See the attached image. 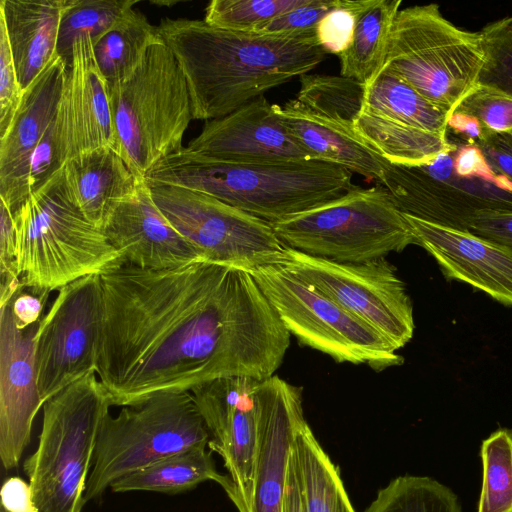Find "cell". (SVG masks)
I'll list each match as a JSON object with an SVG mask.
<instances>
[{
    "mask_svg": "<svg viewBox=\"0 0 512 512\" xmlns=\"http://www.w3.org/2000/svg\"><path fill=\"white\" fill-rule=\"evenodd\" d=\"M284 512H304L293 450L287 469Z\"/></svg>",
    "mask_w": 512,
    "mask_h": 512,
    "instance_id": "obj_49",
    "label": "cell"
},
{
    "mask_svg": "<svg viewBox=\"0 0 512 512\" xmlns=\"http://www.w3.org/2000/svg\"><path fill=\"white\" fill-rule=\"evenodd\" d=\"M288 332L336 362L376 371L401 365L397 349L374 328L281 264L251 272Z\"/></svg>",
    "mask_w": 512,
    "mask_h": 512,
    "instance_id": "obj_10",
    "label": "cell"
},
{
    "mask_svg": "<svg viewBox=\"0 0 512 512\" xmlns=\"http://www.w3.org/2000/svg\"><path fill=\"white\" fill-rule=\"evenodd\" d=\"M480 33L485 61L478 84L512 96V16L487 23Z\"/></svg>",
    "mask_w": 512,
    "mask_h": 512,
    "instance_id": "obj_37",
    "label": "cell"
},
{
    "mask_svg": "<svg viewBox=\"0 0 512 512\" xmlns=\"http://www.w3.org/2000/svg\"><path fill=\"white\" fill-rule=\"evenodd\" d=\"M13 218L18 273L33 293H50L101 274L122 259L72 202L62 169L34 190Z\"/></svg>",
    "mask_w": 512,
    "mask_h": 512,
    "instance_id": "obj_4",
    "label": "cell"
},
{
    "mask_svg": "<svg viewBox=\"0 0 512 512\" xmlns=\"http://www.w3.org/2000/svg\"><path fill=\"white\" fill-rule=\"evenodd\" d=\"M260 427L254 479L239 512H284L287 469L305 421L302 390L277 375L259 384Z\"/></svg>",
    "mask_w": 512,
    "mask_h": 512,
    "instance_id": "obj_16",
    "label": "cell"
},
{
    "mask_svg": "<svg viewBox=\"0 0 512 512\" xmlns=\"http://www.w3.org/2000/svg\"><path fill=\"white\" fill-rule=\"evenodd\" d=\"M163 41L157 26L134 7L93 44L95 59L108 91L130 79L149 49Z\"/></svg>",
    "mask_w": 512,
    "mask_h": 512,
    "instance_id": "obj_29",
    "label": "cell"
},
{
    "mask_svg": "<svg viewBox=\"0 0 512 512\" xmlns=\"http://www.w3.org/2000/svg\"><path fill=\"white\" fill-rule=\"evenodd\" d=\"M157 27L185 77L194 120L205 122L307 74L327 55L315 34L242 32L168 17Z\"/></svg>",
    "mask_w": 512,
    "mask_h": 512,
    "instance_id": "obj_2",
    "label": "cell"
},
{
    "mask_svg": "<svg viewBox=\"0 0 512 512\" xmlns=\"http://www.w3.org/2000/svg\"><path fill=\"white\" fill-rule=\"evenodd\" d=\"M511 432H512V429H511Z\"/></svg>",
    "mask_w": 512,
    "mask_h": 512,
    "instance_id": "obj_51",
    "label": "cell"
},
{
    "mask_svg": "<svg viewBox=\"0 0 512 512\" xmlns=\"http://www.w3.org/2000/svg\"><path fill=\"white\" fill-rule=\"evenodd\" d=\"M0 307L24 289L16 264V239L12 211L0 200Z\"/></svg>",
    "mask_w": 512,
    "mask_h": 512,
    "instance_id": "obj_40",
    "label": "cell"
},
{
    "mask_svg": "<svg viewBox=\"0 0 512 512\" xmlns=\"http://www.w3.org/2000/svg\"><path fill=\"white\" fill-rule=\"evenodd\" d=\"M100 277L96 374L112 406L215 379L274 375L290 333L250 272L199 261L151 270L123 259Z\"/></svg>",
    "mask_w": 512,
    "mask_h": 512,
    "instance_id": "obj_1",
    "label": "cell"
},
{
    "mask_svg": "<svg viewBox=\"0 0 512 512\" xmlns=\"http://www.w3.org/2000/svg\"><path fill=\"white\" fill-rule=\"evenodd\" d=\"M401 0H358L349 47L339 55L340 73L365 85L383 69Z\"/></svg>",
    "mask_w": 512,
    "mask_h": 512,
    "instance_id": "obj_26",
    "label": "cell"
},
{
    "mask_svg": "<svg viewBox=\"0 0 512 512\" xmlns=\"http://www.w3.org/2000/svg\"><path fill=\"white\" fill-rule=\"evenodd\" d=\"M357 134L383 159L395 165L433 162L449 145L440 135L362 110L354 123Z\"/></svg>",
    "mask_w": 512,
    "mask_h": 512,
    "instance_id": "obj_30",
    "label": "cell"
},
{
    "mask_svg": "<svg viewBox=\"0 0 512 512\" xmlns=\"http://www.w3.org/2000/svg\"><path fill=\"white\" fill-rule=\"evenodd\" d=\"M295 98L306 109L348 127L363 110L365 84L342 75L304 74Z\"/></svg>",
    "mask_w": 512,
    "mask_h": 512,
    "instance_id": "obj_32",
    "label": "cell"
},
{
    "mask_svg": "<svg viewBox=\"0 0 512 512\" xmlns=\"http://www.w3.org/2000/svg\"><path fill=\"white\" fill-rule=\"evenodd\" d=\"M469 232L512 249V211L478 212L470 222Z\"/></svg>",
    "mask_w": 512,
    "mask_h": 512,
    "instance_id": "obj_44",
    "label": "cell"
},
{
    "mask_svg": "<svg viewBox=\"0 0 512 512\" xmlns=\"http://www.w3.org/2000/svg\"><path fill=\"white\" fill-rule=\"evenodd\" d=\"M211 452L208 446L179 452L116 480L110 488L117 493L178 494L192 490L202 482L214 481L225 490L231 480L216 470Z\"/></svg>",
    "mask_w": 512,
    "mask_h": 512,
    "instance_id": "obj_28",
    "label": "cell"
},
{
    "mask_svg": "<svg viewBox=\"0 0 512 512\" xmlns=\"http://www.w3.org/2000/svg\"><path fill=\"white\" fill-rule=\"evenodd\" d=\"M67 69L56 55L23 91L13 121L0 138V200L12 213L31 194L32 155L56 117Z\"/></svg>",
    "mask_w": 512,
    "mask_h": 512,
    "instance_id": "obj_21",
    "label": "cell"
},
{
    "mask_svg": "<svg viewBox=\"0 0 512 512\" xmlns=\"http://www.w3.org/2000/svg\"><path fill=\"white\" fill-rule=\"evenodd\" d=\"M0 512H5V511H3V510H1V509H0Z\"/></svg>",
    "mask_w": 512,
    "mask_h": 512,
    "instance_id": "obj_50",
    "label": "cell"
},
{
    "mask_svg": "<svg viewBox=\"0 0 512 512\" xmlns=\"http://www.w3.org/2000/svg\"><path fill=\"white\" fill-rule=\"evenodd\" d=\"M337 4L338 0H308L306 4L279 15L259 32L292 36L316 35L319 22Z\"/></svg>",
    "mask_w": 512,
    "mask_h": 512,
    "instance_id": "obj_41",
    "label": "cell"
},
{
    "mask_svg": "<svg viewBox=\"0 0 512 512\" xmlns=\"http://www.w3.org/2000/svg\"><path fill=\"white\" fill-rule=\"evenodd\" d=\"M403 215L417 245L436 260L446 280L464 282L512 306V249L469 231Z\"/></svg>",
    "mask_w": 512,
    "mask_h": 512,
    "instance_id": "obj_22",
    "label": "cell"
},
{
    "mask_svg": "<svg viewBox=\"0 0 512 512\" xmlns=\"http://www.w3.org/2000/svg\"><path fill=\"white\" fill-rule=\"evenodd\" d=\"M62 170L72 202L99 229H102L114 206L144 181L137 178L111 147L75 156L64 164Z\"/></svg>",
    "mask_w": 512,
    "mask_h": 512,
    "instance_id": "obj_25",
    "label": "cell"
},
{
    "mask_svg": "<svg viewBox=\"0 0 512 512\" xmlns=\"http://www.w3.org/2000/svg\"><path fill=\"white\" fill-rule=\"evenodd\" d=\"M1 510L5 512H40L29 482L20 477L7 478L1 488Z\"/></svg>",
    "mask_w": 512,
    "mask_h": 512,
    "instance_id": "obj_47",
    "label": "cell"
},
{
    "mask_svg": "<svg viewBox=\"0 0 512 512\" xmlns=\"http://www.w3.org/2000/svg\"><path fill=\"white\" fill-rule=\"evenodd\" d=\"M210 433L191 392H167L123 406L104 418L85 500L99 498L118 479L161 459L208 446Z\"/></svg>",
    "mask_w": 512,
    "mask_h": 512,
    "instance_id": "obj_8",
    "label": "cell"
},
{
    "mask_svg": "<svg viewBox=\"0 0 512 512\" xmlns=\"http://www.w3.org/2000/svg\"><path fill=\"white\" fill-rule=\"evenodd\" d=\"M102 318L100 277L88 275L58 290L35 333L41 401L96 372Z\"/></svg>",
    "mask_w": 512,
    "mask_h": 512,
    "instance_id": "obj_14",
    "label": "cell"
},
{
    "mask_svg": "<svg viewBox=\"0 0 512 512\" xmlns=\"http://www.w3.org/2000/svg\"><path fill=\"white\" fill-rule=\"evenodd\" d=\"M476 145L491 169L512 182V132L490 134Z\"/></svg>",
    "mask_w": 512,
    "mask_h": 512,
    "instance_id": "obj_45",
    "label": "cell"
},
{
    "mask_svg": "<svg viewBox=\"0 0 512 512\" xmlns=\"http://www.w3.org/2000/svg\"><path fill=\"white\" fill-rule=\"evenodd\" d=\"M474 117L486 135L512 132V96L478 84L454 110Z\"/></svg>",
    "mask_w": 512,
    "mask_h": 512,
    "instance_id": "obj_38",
    "label": "cell"
},
{
    "mask_svg": "<svg viewBox=\"0 0 512 512\" xmlns=\"http://www.w3.org/2000/svg\"><path fill=\"white\" fill-rule=\"evenodd\" d=\"M55 132L63 166L82 153L115 147L108 85L89 37H79L74 42L55 117Z\"/></svg>",
    "mask_w": 512,
    "mask_h": 512,
    "instance_id": "obj_17",
    "label": "cell"
},
{
    "mask_svg": "<svg viewBox=\"0 0 512 512\" xmlns=\"http://www.w3.org/2000/svg\"><path fill=\"white\" fill-rule=\"evenodd\" d=\"M145 182L207 194L270 224L334 201L357 187L351 171L331 163L223 162L186 147L155 165Z\"/></svg>",
    "mask_w": 512,
    "mask_h": 512,
    "instance_id": "obj_3",
    "label": "cell"
},
{
    "mask_svg": "<svg viewBox=\"0 0 512 512\" xmlns=\"http://www.w3.org/2000/svg\"><path fill=\"white\" fill-rule=\"evenodd\" d=\"M101 230L124 261L140 268L161 270L206 261L166 219L145 181L114 206Z\"/></svg>",
    "mask_w": 512,
    "mask_h": 512,
    "instance_id": "obj_20",
    "label": "cell"
},
{
    "mask_svg": "<svg viewBox=\"0 0 512 512\" xmlns=\"http://www.w3.org/2000/svg\"><path fill=\"white\" fill-rule=\"evenodd\" d=\"M50 293H28L20 290L10 301L11 312L19 329L25 330L42 319L41 314Z\"/></svg>",
    "mask_w": 512,
    "mask_h": 512,
    "instance_id": "obj_46",
    "label": "cell"
},
{
    "mask_svg": "<svg viewBox=\"0 0 512 512\" xmlns=\"http://www.w3.org/2000/svg\"><path fill=\"white\" fill-rule=\"evenodd\" d=\"M358 0H338L316 28V37L325 52L340 55L350 45L356 23Z\"/></svg>",
    "mask_w": 512,
    "mask_h": 512,
    "instance_id": "obj_39",
    "label": "cell"
},
{
    "mask_svg": "<svg viewBox=\"0 0 512 512\" xmlns=\"http://www.w3.org/2000/svg\"><path fill=\"white\" fill-rule=\"evenodd\" d=\"M271 226L286 247L338 263L377 260L417 245L403 213L381 185L357 186Z\"/></svg>",
    "mask_w": 512,
    "mask_h": 512,
    "instance_id": "obj_9",
    "label": "cell"
},
{
    "mask_svg": "<svg viewBox=\"0 0 512 512\" xmlns=\"http://www.w3.org/2000/svg\"><path fill=\"white\" fill-rule=\"evenodd\" d=\"M71 3L72 0L0 1V22L23 91L56 56L60 22Z\"/></svg>",
    "mask_w": 512,
    "mask_h": 512,
    "instance_id": "obj_24",
    "label": "cell"
},
{
    "mask_svg": "<svg viewBox=\"0 0 512 512\" xmlns=\"http://www.w3.org/2000/svg\"><path fill=\"white\" fill-rule=\"evenodd\" d=\"M260 381L224 377L190 391L210 433L208 448L222 457L228 471L231 484L225 492L237 509L246 504L255 474Z\"/></svg>",
    "mask_w": 512,
    "mask_h": 512,
    "instance_id": "obj_15",
    "label": "cell"
},
{
    "mask_svg": "<svg viewBox=\"0 0 512 512\" xmlns=\"http://www.w3.org/2000/svg\"><path fill=\"white\" fill-rule=\"evenodd\" d=\"M482 35L446 19L437 4L400 9L384 67L449 115L478 85Z\"/></svg>",
    "mask_w": 512,
    "mask_h": 512,
    "instance_id": "obj_7",
    "label": "cell"
},
{
    "mask_svg": "<svg viewBox=\"0 0 512 512\" xmlns=\"http://www.w3.org/2000/svg\"><path fill=\"white\" fill-rule=\"evenodd\" d=\"M281 265L374 328L397 350L412 339V301L385 258L338 263L286 247Z\"/></svg>",
    "mask_w": 512,
    "mask_h": 512,
    "instance_id": "obj_13",
    "label": "cell"
},
{
    "mask_svg": "<svg viewBox=\"0 0 512 512\" xmlns=\"http://www.w3.org/2000/svg\"><path fill=\"white\" fill-rule=\"evenodd\" d=\"M433 162L422 165L387 163L379 185L404 214L469 231L473 217L481 211H512V182L505 177L468 176L454 164L453 143Z\"/></svg>",
    "mask_w": 512,
    "mask_h": 512,
    "instance_id": "obj_12",
    "label": "cell"
},
{
    "mask_svg": "<svg viewBox=\"0 0 512 512\" xmlns=\"http://www.w3.org/2000/svg\"><path fill=\"white\" fill-rule=\"evenodd\" d=\"M483 481L477 512H512V432L501 428L481 445Z\"/></svg>",
    "mask_w": 512,
    "mask_h": 512,
    "instance_id": "obj_35",
    "label": "cell"
},
{
    "mask_svg": "<svg viewBox=\"0 0 512 512\" xmlns=\"http://www.w3.org/2000/svg\"><path fill=\"white\" fill-rule=\"evenodd\" d=\"M110 406L95 371L42 406L38 445L23 464L40 512H82L99 431Z\"/></svg>",
    "mask_w": 512,
    "mask_h": 512,
    "instance_id": "obj_5",
    "label": "cell"
},
{
    "mask_svg": "<svg viewBox=\"0 0 512 512\" xmlns=\"http://www.w3.org/2000/svg\"><path fill=\"white\" fill-rule=\"evenodd\" d=\"M447 134L469 144H477L487 135L472 116L453 111L448 118Z\"/></svg>",
    "mask_w": 512,
    "mask_h": 512,
    "instance_id": "obj_48",
    "label": "cell"
},
{
    "mask_svg": "<svg viewBox=\"0 0 512 512\" xmlns=\"http://www.w3.org/2000/svg\"><path fill=\"white\" fill-rule=\"evenodd\" d=\"M308 0H213L204 21L212 26L242 32H259L279 15Z\"/></svg>",
    "mask_w": 512,
    "mask_h": 512,
    "instance_id": "obj_36",
    "label": "cell"
},
{
    "mask_svg": "<svg viewBox=\"0 0 512 512\" xmlns=\"http://www.w3.org/2000/svg\"><path fill=\"white\" fill-rule=\"evenodd\" d=\"M363 110L424 131L447 135L449 114L385 67L365 85Z\"/></svg>",
    "mask_w": 512,
    "mask_h": 512,
    "instance_id": "obj_31",
    "label": "cell"
},
{
    "mask_svg": "<svg viewBox=\"0 0 512 512\" xmlns=\"http://www.w3.org/2000/svg\"><path fill=\"white\" fill-rule=\"evenodd\" d=\"M138 2V0H72L60 22L56 55L69 67L76 39L83 36L89 37L94 44Z\"/></svg>",
    "mask_w": 512,
    "mask_h": 512,
    "instance_id": "obj_34",
    "label": "cell"
},
{
    "mask_svg": "<svg viewBox=\"0 0 512 512\" xmlns=\"http://www.w3.org/2000/svg\"><path fill=\"white\" fill-rule=\"evenodd\" d=\"M37 327L19 329L10 302L0 307V459L7 471L18 466L43 406L35 364Z\"/></svg>",
    "mask_w": 512,
    "mask_h": 512,
    "instance_id": "obj_18",
    "label": "cell"
},
{
    "mask_svg": "<svg viewBox=\"0 0 512 512\" xmlns=\"http://www.w3.org/2000/svg\"><path fill=\"white\" fill-rule=\"evenodd\" d=\"M22 96L9 41L0 22V138L9 129Z\"/></svg>",
    "mask_w": 512,
    "mask_h": 512,
    "instance_id": "obj_42",
    "label": "cell"
},
{
    "mask_svg": "<svg viewBox=\"0 0 512 512\" xmlns=\"http://www.w3.org/2000/svg\"><path fill=\"white\" fill-rule=\"evenodd\" d=\"M149 187L166 219L206 261L250 273L282 264L286 246L270 223L201 192L169 185Z\"/></svg>",
    "mask_w": 512,
    "mask_h": 512,
    "instance_id": "obj_11",
    "label": "cell"
},
{
    "mask_svg": "<svg viewBox=\"0 0 512 512\" xmlns=\"http://www.w3.org/2000/svg\"><path fill=\"white\" fill-rule=\"evenodd\" d=\"M273 106L284 127L312 160L339 165L377 183L381 181L388 162L354 128L311 112L296 99Z\"/></svg>",
    "mask_w": 512,
    "mask_h": 512,
    "instance_id": "obj_23",
    "label": "cell"
},
{
    "mask_svg": "<svg viewBox=\"0 0 512 512\" xmlns=\"http://www.w3.org/2000/svg\"><path fill=\"white\" fill-rule=\"evenodd\" d=\"M364 512H462L457 495L427 476L405 475L380 489Z\"/></svg>",
    "mask_w": 512,
    "mask_h": 512,
    "instance_id": "obj_33",
    "label": "cell"
},
{
    "mask_svg": "<svg viewBox=\"0 0 512 512\" xmlns=\"http://www.w3.org/2000/svg\"><path fill=\"white\" fill-rule=\"evenodd\" d=\"M62 167L54 119L32 155L30 166L31 193L48 181Z\"/></svg>",
    "mask_w": 512,
    "mask_h": 512,
    "instance_id": "obj_43",
    "label": "cell"
},
{
    "mask_svg": "<svg viewBox=\"0 0 512 512\" xmlns=\"http://www.w3.org/2000/svg\"><path fill=\"white\" fill-rule=\"evenodd\" d=\"M293 456L304 512H356L338 467L306 420L296 432Z\"/></svg>",
    "mask_w": 512,
    "mask_h": 512,
    "instance_id": "obj_27",
    "label": "cell"
},
{
    "mask_svg": "<svg viewBox=\"0 0 512 512\" xmlns=\"http://www.w3.org/2000/svg\"><path fill=\"white\" fill-rule=\"evenodd\" d=\"M115 129L114 150L145 181L161 160L183 148L194 120L185 77L164 41L149 49L126 82L109 90Z\"/></svg>",
    "mask_w": 512,
    "mask_h": 512,
    "instance_id": "obj_6",
    "label": "cell"
},
{
    "mask_svg": "<svg viewBox=\"0 0 512 512\" xmlns=\"http://www.w3.org/2000/svg\"><path fill=\"white\" fill-rule=\"evenodd\" d=\"M186 148L223 162L281 163L312 160L260 96L232 113L206 121Z\"/></svg>",
    "mask_w": 512,
    "mask_h": 512,
    "instance_id": "obj_19",
    "label": "cell"
}]
</instances>
